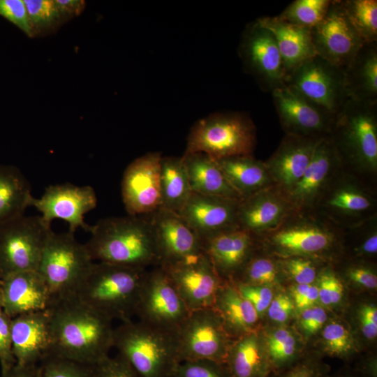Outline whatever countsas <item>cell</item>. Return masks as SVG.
<instances>
[{
    "instance_id": "277c9868",
    "label": "cell",
    "mask_w": 377,
    "mask_h": 377,
    "mask_svg": "<svg viewBox=\"0 0 377 377\" xmlns=\"http://www.w3.org/2000/svg\"><path fill=\"white\" fill-rule=\"evenodd\" d=\"M329 138L343 169L376 186V103L349 98L337 114Z\"/></svg>"
},
{
    "instance_id": "f5cc1de1",
    "label": "cell",
    "mask_w": 377,
    "mask_h": 377,
    "mask_svg": "<svg viewBox=\"0 0 377 377\" xmlns=\"http://www.w3.org/2000/svg\"><path fill=\"white\" fill-rule=\"evenodd\" d=\"M293 308V302L286 295L279 294L272 300L268 307V315L274 321H286Z\"/></svg>"
},
{
    "instance_id": "4316f807",
    "label": "cell",
    "mask_w": 377,
    "mask_h": 377,
    "mask_svg": "<svg viewBox=\"0 0 377 377\" xmlns=\"http://www.w3.org/2000/svg\"><path fill=\"white\" fill-rule=\"evenodd\" d=\"M320 140L285 134L265 161L273 185L286 195L304 174Z\"/></svg>"
},
{
    "instance_id": "11a10c76",
    "label": "cell",
    "mask_w": 377,
    "mask_h": 377,
    "mask_svg": "<svg viewBox=\"0 0 377 377\" xmlns=\"http://www.w3.org/2000/svg\"><path fill=\"white\" fill-rule=\"evenodd\" d=\"M1 377H41L39 364L26 367L15 365L10 370L2 374Z\"/></svg>"
},
{
    "instance_id": "5bb4252c",
    "label": "cell",
    "mask_w": 377,
    "mask_h": 377,
    "mask_svg": "<svg viewBox=\"0 0 377 377\" xmlns=\"http://www.w3.org/2000/svg\"><path fill=\"white\" fill-rule=\"evenodd\" d=\"M191 311L213 306L216 293L225 281L202 251L180 260L159 265Z\"/></svg>"
},
{
    "instance_id": "d6986e66",
    "label": "cell",
    "mask_w": 377,
    "mask_h": 377,
    "mask_svg": "<svg viewBox=\"0 0 377 377\" xmlns=\"http://www.w3.org/2000/svg\"><path fill=\"white\" fill-rule=\"evenodd\" d=\"M240 53L246 68L263 89L272 91L284 84L286 73L274 37L257 20L245 31Z\"/></svg>"
},
{
    "instance_id": "44dd1931",
    "label": "cell",
    "mask_w": 377,
    "mask_h": 377,
    "mask_svg": "<svg viewBox=\"0 0 377 377\" xmlns=\"http://www.w3.org/2000/svg\"><path fill=\"white\" fill-rule=\"evenodd\" d=\"M13 353L16 365L39 364L53 348L50 309L20 315L11 319Z\"/></svg>"
},
{
    "instance_id": "ffe728a7",
    "label": "cell",
    "mask_w": 377,
    "mask_h": 377,
    "mask_svg": "<svg viewBox=\"0 0 377 377\" xmlns=\"http://www.w3.org/2000/svg\"><path fill=\"white\" fill-rule=\"evenodd\" d=\"M343 168L331 139L320 140L304 174L286 195L293 210H313L327 185Z\"/></svg>"
},
{
    "instance_id": "9f6ffc18",
    "label": "cell",
    "mask_w": 377,
    "mask_h": 377,
    "mask_svg": "<svg viewBox=\"0 0 377 377\" xmlns=\"http://www.w3.org/2000/svg\"><path fill=\"white\" fill-rule=\"evenodd\" d=\"M314 369L310 366L302 365L292 369L282 377H320V373Z\"/></svg>"
},
{
    "instance_id": "91938a15",
    "label": "cell",
    "mask_w": 377,
    "mask_h": 377,
    "mask_svg": "<svg viewBox=\"0 0 377 377\" xmlns=\"http://www.w3.org/2000/svg\"><path fill=\"white\" fill-rule=\"evenodd\" d=\"M360 318L377 324V308L374 305H364L360 311Z\"/></svg>"
},
{
    "instance_id": "94428289",
    "label": "cell",
    "mask_w": 377,
    "mask_h": 377,
    "mask_svg": "<svg viewBox=\"0 0 377 377\" xmlns=\"http://www.w3.org/2000/svg\"><path fill=\"white\" fill-rule=\"evenodd\" d=\"M2 312H3V297H2V293H1V285H0V313H2Z\"/></svg>"
},
{
    "instance_id": "7bdbcfd3",
    "label": "cell",
    "mask_w": 377,
    "mask_h": 377,
    "mask_svg": "<svg viewBox=\"0 0 377 377\" xmlns=\"http://www.w3.org/2000/svg\"><path fill=\"white\" fill-rule=\"evenodd\" d=\"M268 353L272 362L281 366L289 362L295 353V340L286 329H279L268 339Z\"/></svg>"
},
{
    "instance_id": "52a82bcc",
    "label": "cell",
    "mask_w": 377,
    "mask_h": 377,
    "mask_svg": "<svg viewBox=\"0 0 377 377\" xmlns=\"http://www.w3.org/2000/svg\"><path fill=\"white\" fill-rule=\"evenodd\" d=\"M256 145V129L249 116L219 113L199 120L192 127L184 154L204 153L219 160L253 155Z\"/></svg>"
},
{
    "instance_id": "f1b7e54d",
    "label": "cell",
    "mask_w": 377,
    "mask_h": 377,
    "mask_svg": "<svg viewBox=\"0 0 377 377\" xmlns=\"http://www.w3.org/2000/svg\"><path fill=\"white\" fill-rule=\"evenodd\" d=\"M212 308L219 315L228 335L241 337L255 332L259 315L232 282L224 281L219 287Z\"/></svg>"
},
{
    "instance_id": "5b68a950",
    "label": "cell",
    "mask_w": 377,
    "mask_h": 377,
    "mask_svg": "<svg viewBox=\"0 0 377 377\" xmlns=\"http://www.w3.org/2000/svg\"><path fill=\"white\" fill-rule=\"evenodd\" d=\"M113 347L138 377H171L181 363L176 333L140 320L123 322L114 328Z\"/></svg>"
},
{
    "instance_id": "4dcf8cb0",
    "label": "cell",
    "mask_w": 377,
    "mask_h": 377,
    "mask_svg": "<svg viewBox=\"0 0 377 377\" xmlns=\"http://www.w3.org/2000/svg\"><path fill=\"white\" fill-rule=\"evenodd\" d=\"M216 161L242 199L274 186L265 161L255 158L253 155Z\"/></svg>"
},
{
    "instance_id": "816d5d0a",
    "label": "cell",
    "mask_w": 377,
    "mask_h": 377,
    "mask_svg": "<svg viewBox=\"0 0 377 377\" xmlns=\"http://www.w3.org/2000/svg\"><path fill=\"white\" fill-rule=\"evenodd\" d=\"M345 274L350 281L367 288L374 289L377 287L376 274L369 266L350 265L347 268Z\"/></svg>"
},
{
    "instance_id": "f6af8a7d",
    "label": "cell",
    "mask_w": 377,
    "mask_h": 377,
    "mask_svg": "<svg viewBox=\"0 0 377 377\" xmlns=\"http://www.w3.org/2000/svg\"><path fill=\"white\" fill-rule=\"evenodd\" d=\"M318 299L325 305L336 304L342 298L343 286L331 269L322 271L318 278Z\"/></svg>"
},
{
    "instance_id": "f907efd6",
    "label": "cell",
    "mask_w": 377,
    "mask_h": 377,
    "mask_svg": "<svg viewBox=\"0 0 377 377\" xmlns=\"http://www.w3.org/2000/svg\"><path fill=\"white\" fill-rule=\"evenodd\" d=\"M327 320L325 311L318 306H310L303 309L300 319L302 329L307 334H314L319 330Z\"/></svg>"
},
{
    "instance_id": "f35d334b",
    "label": "cell",
    "mask_w": 377,
    "mask_h": 377,
    "mask_svg": "<svg viewBox=\"0 0 377 377\" xmlns=\"http://www.w3.org/2000/svg\"><path fill=\"white\" fill-rule=\"evenodd\" d=\"M255 251L256 250L238 274L242 275V278L232 281L267 286L276 281L278 275L276 262L269 256L263 254L258 256Z\"/></svg>"
},
{
    "instance_id": "d6a6232c",
    "label": "cell",
    "mask_w": 377,
    "mask_h": 377,
    "mask_svg": "<svg viewBox=\"0 0 377 377\" xmlns=\"http://www.w3.org/2000/svg\"><path fill=\"white\" fill-rule=\"evenodd\" d=\"M32 196L29 183L18 168L0 165V226L24 214Z\"/></svg>"
},
{
    "instance_id": "e575fe53",
    "label": "cell",
    "mask_w": 377,
    "mask_h": 377,
    "mask_svg": "<svg viewBox=\"0 0 377 377\" xmlns=\"http://www.w3.org/2000/svg\"><path fill=\"white\" fill-rule=\"evenodd\" d=\"M231 377H265L267 366L256 333L241 337L229 347L225 364Z\"/></svg>"
},
{
    "instance_id": "8fae6325",
    "label": "cell",
    "mask_w": 377,
    "mask_h": 377,
    "mask_svg": "<svg viewBox=\"0 0 377 377\" xmlns=\"http://www.w3.org/2000/svg\"><path fill=\"white\" fill-rule=\"evenodd\" d=\"M284 84L334 115L350 98L346 70L318 55L291 71Z\"/></svg>"
},
{
    "instance_id": "ac0fdd59",
    "label": "cell",
    "mask_w": 377,
    "mask_h": 377,
    "mask_svg": "<svg viewBox=\"0 0 377 377\" xmlns=\"http://www.w3.org/2000/svg\"><path fill=\"white\" fill-rule=\"evenodd\" d=\"M161 158L158 152H149L133 161L126 168L121 191L128 215H151L161 207Z\"/></svg>"
},
{
    "instance_id": "8d00e7d4",
    "label": "cell",
    "mask_w": 377,
    "mask_h": 377,
    "mask_svg": "<svg viewBox=\"0 0 377 377\" xmlns=\"http://www.w3.org/2000/svg\"><path fill=\"white\" fill-rule=\"evenodd\" d=\"M353 26L364 43H374L377 38V1H341Z\"/></svg>"
},
{
    "instance_id": "c3c4849f",
    "label": "cell",
    "mask_w": 377,
    "mask_h": 377,
    "mask_svg": "<svg viewBox=\"0 0 377 377\" xmlns=\"http://www.w3.org/2000/svg\"><path fill=\"white\" fill-rule=\"evenodd\" d=\"M94 377H138L130 365L119 355H109L93 365Z\"/></svg>"
},
{
    "instance_id": "7a4b0ae2",
    "label": "cell",
    "mask_w": 377,
    "mask_h": 377,
    "mask_svg": "<svg viewBox=\"0 0 377 377\" xmlns=\"http://www.w3.org/2000/svg\"><path fill=\"white\" fill-rule=\"evenodd\" d=\"M89 232L84 245L94 261L142 269L159 264L150 220L142 216L103 219Z\"/></svg>"
},
{
    "instance_id": "6125c7cd",
    "label": "cell",
    "mask_w": 377,
    "mask_h": 377,
    "mask_svg": "<svg viewBox=\"0 0 377 377\" xmlns=\"http://www.w3.org/2000/svg\"><path fill=\"white\" fill-rule=\"evenodd\" d=\"M0 283H1V279H0Z\"/></svg>"
},
{
    "instance_id": "db71d44e",
    "label": "cell",
    "mask_w": 377,
    "mask_h": 377,
    "mask_svg": "<svg viewBox=\"0 0 377 377\" xmlns=\"http://www.w3.org/2000/svg\"><path fill=\"white\" fill-rule=\"evenodd\" d=\"M54 1L68 21L81 15L87 4L83 0H54Z\"/></svg>"
},
{
    "instance_id": "6f0895ef",
    "label": "cell",
    "mask_w": 377,
    "mask_h": 377,
    "mask_svg": "<svg viewBox=\"0 0 377 377\" xmlns=\"http://www.w3.org/2000/svg\"><path fill=\"white\" fill-rule=\"evenodd\" d=\"M318 299V286H313L311 284L307 293L304 295V297L300 302V303L297 305H296V306L300 309H304L306 308L312 306L313 304L317 301Z\"/></svg>"
},
{
    "instance_id": "9a60e30c",
    "label": "cell",
    "mask_w": 377,
    "mask_h": 377,
    "mask_svg": "<svg viewBox=\"0 0 377 377\" xmlns=\"http://www.w3.org/2000/svg\"><path fill=\"white\" fill-rule=\"evenodd\" d=\"M311 34L317 55L345 70L365 44L349 20L341 1H331L325 16L311 29Z\"/></svg>"
},
{
    "instance_id": "3957f363",
    "label": "cell",
    "mask_w": 377,
    "mask_h": 377,
    "mask_svg": "<svg viewBox=\"0 0 377 377\" xmlns=\"http://www.w3.org/2000/svg\"><path fill=\"white\" fill-rule=\"evenodd\" d=\"M147 272L94 262L71 296L112 321L126 322L135 315Z\"/></svg>"
},
{
    "instance_id": "60d3db41",
    "label": "cell",
    "mask_w": 377,
    "mask_h": 377,
    "mask_svg": "<svg viewBox=\"0 0 377 377\" xmlns=\"http://www.w3.org/2000/svg\"><path fill=\"white\" fill-rule=\"evenodd\" d=\"M171 377H231L225 364L210 360L184 361L179 364Z\"/></svg>"
},
{
    "instance_id": "4fadbf2b",
    "label": "cell",
    "mask_w": 377,
    "mask_h": 377,
    "mask_svg": "<svg viewBox=\"0 0 377 377\" xmlns=\"http://www.w3.org/2000/svg\"><path fill=\"white\" fill-rule=\"evenodd\" d=\"M189 312L161 267L147 272L135 315L140 321L176 333Z\"/></svg>"
},
{
    "instance_id": "484cf974",
    "label": "cell",
    "mask_w": 377,
    "mask_h": 377,
    "mask_svg": "<svg viewBox=\"0 0 377 377\" xmlns=\"http://www.w3.org/2000/svg\"><path fill=\"white\" fill-rule=\"evenodd\" d=\"M239 200L192 192L179 214L200 239L237 226Z\"/></svg>"
},
{
    "instance_id": "83f0119b",
    "label": "cell",
    "mask_w": 377,
    "mask_h": 377,
    "mask_svg": "<svg viewBox=\"0 0 377 377\" xmlns=\"http://www.w3.org/2000/svg\"><path fill=\"white\" fill-rule=\"evenodd\" d=\"M257 22L274 37L286 77L295 68L317 55L311 29L289 23L278 16L260 17Z\"/></svg>"
},
{
    "instance_id": "30bf717a",
    "label": "cell",
    "mask_w": 377,
    "mask_h": 377,
    "mask_svg": "<svg viewBox=\"0 0 377 377\" xmlns=\"http://www.w3.org/2000/svg\"><path fill=\"white\" fill-rule=\"evenodd\" d=\"M40 216L13 219L0 226V279L22 272L38 271L52 232Z\"/></svg>"
},
{
    "instance_id": "e0dca14e",
    "label": "cell",
    "mask_w": 377,
    "mask_h": 377,
    "mask_svg": "<svg viewBox=\"0 0 377 377\" xmlns=\"http://www.w3.org/2000/svg\"><path fill=\"white\" fill-rule=\"evenodd\" d=\"M97 205V197L93 187L77 186L71 183L50 185L38 198L31 197L29 207H35L43 221L48 226L54 219L67 222L68 231L74 233L78 228L90 232L91 226L86 223L84 216Z\"/></svg>"
},
{
    "instance_id": "8992f818",
    "label": "cell",
    "mask_w": 377,
    "mask_h": 377,
    "mask_svg": "<svg viewBox=\"0 0 377 377\" xmlns=\"http://www.w3.org/2000/svg\"><path fill=\"white\" fill-rule=\"evenodd\" d=\"M341 228L315 210H293L274 230L257 238L282 258H320L342 242Z\"/></svg>"
},
{
    "instance_id": "7c38bea8",
    "label": "cell",
    "mask_w": 377,
    "mask_h": 377,
    "mask_svg": "<svg viewBox=\"0 0 377 377\" xmlns=\"http://www.w3.org/2000/svg\"><path fill=\"white\" fill-rule=\"evenodd\" d=\"M228 336L212 307L191 311L176 332L180 362L205 360L226 364Z\"/></svg>"
},
{
    "instance_id": "d590c367",
    "label": "cell",
    "mask_w": 377,
    "mask_h": 377,
    "mask_svg": "<svg viewBox=\"0 0 377 377\" xmlns=\"http://www.w3.org/2000/svg\"><path fill=\"white\" fill-rule=\"evenodd\" d=\"M31 31V38L54 34L68 22L54 0H24Z\"/></svg>"
},
{
    "instance_id": "b9f144b4",
    "label": "cell",
    "mask_w": 377,
    "mask_h": 377,
    "mask_svg": "<svg viewBox=\"0 0 377 377\" xmlns=\"http://www.w3.org/2000/svg\"><path fill=\"white\" fill-rule=\"evenodd\" d=\"M315 258L304 256L283 258L281 266L297 284H312L317 278Z\"/></svg>"
},
{
    "instance_id": "680465c9",
    "label": "cell",
    "mask_w": 377,
    "mask_h": 377,
    "mask_svg": "<svg viewBox=\"0 0 377 377\" xmlns=\"http://www.w3.org/2000/svg\"><path fill=\"white\" fill-rule=\"evenodd\" d=\"M361 328L364 336L368 339H374L377 336V324L360 318Z\"/></svg>"
},
{
    "instance_id": "cb8c5ba5",
    "label": "cell",
    "mask_w": 377,
    "mask_h": 377,
    "mask_svg": "<svg viewBox=\"0 0 377 377\" xmlns=\"http://www.w3.org/2000/svg\"><path fill=\"white\" fill-rule=\"evenodd\" d=\"M3 311L11 319L20 315L44 311L55 304L38 271L10 274L1 280Z\"/></svg>"
},
{
    "instance_id": "603a6c76",
    "label": "cell",
    "mask_w": 377,
    "mask_h": 377,
    "mask_svg": "<svg viewBox=\"0 0 377 377\" xmlns=\"http://www.w3.org/2000/svg\"><path fill=\"white\" fill-rule=\"evenodd\" d=\"M202 242L203 251L225 281L240 272L258 244L254 235L239 226L215 233Z\"/></svg>"
},
{
    "instance_id": "1f68e13d",
    "label": "cell",
    "mask_w": 377,
    "mask_h": 377,
    "mask_svg": "<svg viewBox=\"0 0 377 377\" xmlns=\"http://www.w3.org/2000/svg\"><path fill=\"white\" fill-rule=\"evenodd\" d=\"M350 97L376 103L377 52L376 43H365L346 69Z\"/></svg>"
},
{
    "instance_id": "7402d4cb",
    "label": "cell",
    "mask_w": 377,
    "mask_h": 377,
    "mask_svg": "<svg viewBox=\"0 0 377 377\" xmlns=\"http://www.w3.org/2000/svg\"><path fill=\"white\" fill-rule=\"evenodd\" d=\"M159 264L180 260L202 251V239L177 212L160 207L149 219Z\"/></svg>"
},
{
    "instance_id": "ba28073f",
    "label": "cell",
    "mask_w": 377,
    "mask_h": 377,
    "mask_svg": "<svg viewBox=\"0 0 377 377\" xmlns=\"http://www.w3.org/2000/svg\"><path fill=\"white\" fill-rule=\"evenodd\" d=\"M377 186L340 170L327 185L314 209L341 228L377 216Z\"/></svg>"
},
{
    "instance_id": "2e32d148",
    "label": "cell",
    "mask_w": 377,
    "mask_h": 377,
    "mask_svg": "<svg viewBox=\"0 0 377 377\" xmlns=\"http://www.w3.org/2000/svg\"><path fill=\"white\" fill-rule=\"evenodd\" d=\"M272 94L286 135L313 139L330 135L336 115L285 84L274 89Z\"/></svg>"
},
{
    "instance_id": "836d02e7",
    "label": "cell",
    "mask_w": 377,
    "mask_h": 377,
    "mask_svg": "<svg viewBox=\"0 0 377 377\" xmlns=\"http://www.w3.org/2000/svg\"><path fill=\"white\" fill-rule=\"evenodd\" d=\"M161 207L177 213L190 198L192 190L182 157L161 158Z\"/></svg>"
},
{
    "instance_id": "bcb514c9",
    "label": "cell",
    "mask_w": 377,
    "mask_h": 377,
    "mask_svg": "<svg viewBox=\"0 0 377 377\" xmlns=\"http://www.w3.org/2000/svg\"><path fill=\"white\" fill-rule=\"evenodd\" d=\"M230 282L240 295L252 304L259 316L269 307L273 295L267 286L252 285L232 281Z\"/></svg>"
},
{
    "instance_id": "ee69618b",
    "label": "cell",
    "mask_w": 377,
    "mask_h": 377,
    "mask_svg": "<svg viewBox=\"0 0 377 377\" xmlns=\"http://www.w3.org/2000/svg\"><path fill=\"white\" fill-rule=\"evenodd\" d=\"M323 337L325 349L331 355H344L352 348L350 334L341 324L332 323L326 325Z\"/></svg>"
},
{
    "instance_id": "d4e9b609",
    "label": "cell",
    "mask_w": 377,
    "mask_h": 377,
    "mask_svg": "<svg viewBox=\"0 0 377 377\" xmlns=\"http://www.w3.org/2000/svg\"><path fill=\"white\" fill-rule=\"evenodd\" d=\"M293 210L286 195L272 186L239 200L237 226L258 238L276 228Z\"/></svg>"
},
{
    "instance_id": "ab89813d",
    "label": "cell",
    "mask_w": 377,
    "mask_h": 377,
    "mask_svg": "<svg viewBox=\"0 0 377 377\" xmlns=\"http://www.w3.org/2000/svg\"><path fill=\"white\" fill-rule=\"evenodd\" d=\"M41 377H94L93 365L48 356L39 364Z\"/></svg>"
},
{
    "instance_id": "6da1fadb",
    "label": "cell",
    "mask_w": 377,
    "mask_h": 377,
    "mask_svg": "<svg viewBox=\"0 0 377 377\" xmlns=\"http://www.w3.org/2000/svg\"><path fill=\"white\" fill-rule=\"evenodd\" d=\"M54 356L94 365L113 347L112 320L73 296L50 309Z\"/></svg>"
},
{
    "instance_id": "7dc6e473",
    "label": "cell",
    "mask_w": 377,
    "mask_h": 377,
    "mask_svg": "<svg viewBox=\"0 0 377 377\" xmlns=\"http://www.w3.org/2000/svg\"><path fill=\"white\" fill-rule=\"evenodd\" d=\"M0 15L6 18L29 38L31 31L24 0H0Z\"/></svg>"
},
{
    "instance_id": "f546056e",
    "label": "cell",
    "mask_w": 377,
    "mask_h": 377,
    "mask_svg": "<svg viewBox=\"0 0 377 377\" xmlns=\"http://www.w3.org/2000/svg\"><path fill=\"white\" fill-rule=\"evenodd\" d=\"M192 192L205 195L242 200L232 187L217 161L204 153L182 156Z\"/></svg>"
},
{
    "instance_id": "74e56055",
    "label": "cell",
    "mask_w": 377,
    "mask_h": 377,
    "mask_svg": "<svg viewBox=\"0 0 377 377\" xmlns=\"http://www.w3.org/2000/svg\"><path fill=\"white\" fill-rule=\"evenodd\" d=\"M330 3L329 0H296L278 17L289 23L311 29L324 18Z\"/></svg>"
},
{
    "instance_id": "681fc988",
    "label": "cell",
    "mask_w": 377,
    "mask_h": 377,
    "mask_svg": "<svg viewBox=\"0 0 377 377\" xmlns=\"http://www.w3.org/2000/svg\"><path fill=\"white\" fill-rule=\"evenodd\" d=\"M16 364L13 353L11 318L0 313V364L1 374L10 370Z\"/></svg>"
},
{
    "instance_id": "9c48e42d",
    "label": "cell",
    "mask_w": 377,
    "mask_h": 377,
    "mask_svg": "<svg viewBox=\"0 0 377 377\" xmlns=\"http://www.w3.org/2000/svg\"><path fill=\"white\" fill-rule=\"evenodd\" d=\"M94 262L84 244L80 243L74 233L52 231L38 271L56 303L73 295Z\"/></svg>"
}]
</instances>
